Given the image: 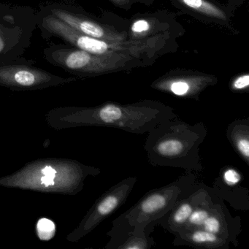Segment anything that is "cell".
Returning a JSON list of instances; mask_svg holds the SVG:
<instances>
[{
  "label": "cell",
  "mask_w": 249,
  "mask_h": 249,
  "mask_svg": "<svg viewBox=\"0 0 249 249\" xmlns=\"http://www.w3.org/2000/svg\"><path fill=\"white\" fill-rule=\"evenodd\" d=\"M47 60L75 75H95L122 68L129 55L98 56L78 49L53 46L45 51Z\"/></svg>",
  "instance_id": "obj_5"
},
{
  "label": "cell",
  "mask_w": 249,
  "mask_h": 249,
  "mask_svg": "<svg viewBox=\"0 0 249 249\" xmlns=\"http://www.w3.org/2000/svg\"><path fill=\"white\" fill-rule=\"evenodd\" d=\"M42 26L49 33L73 45L77 49L98 56L129 55L141 50L144 46L141 42L107 41L85 36L52 14L43 18Z\"/></svg>",
  "instance_id": "obj_6"
},
{
  "label": "cell",
  "mask_w": 249,
  "mask_h": 249,
  "mask_svg": "<svg viewBox=\"0 0 249 249\" xmlns=\"http://www.w3.org/2000/svg\"><path fill=\"white\" fill-rule=\"evenodd\" d=\"M213 187L221 188L232 191V192H227L219 196L221 199H226L230 202L235 209L248 210L249 208V191L246 188H234L231 189L230 185L226 184L222 181L219 177L215 178L213 183Z\"/></svg>",
  "instance_id": "obj_16"
},
{
  "label": "cell",
  "mask_w": 249,
  "mask_h": 249,
  "mask_svg": "<svg viewBox=\"0 0 249 249\" xmlns=\"http://www.w3.org/2000/svg\"><path fill=\"white\" fill-rule=\"evenodd\" d=\"M183 5L194 11L219 19L226 20L224 13L219 8L205 0H180Z\"/></svg>",
  "instance_id": "obj_17"
},
{
  "label": "cell",
  "mask_w": 249,
  "mask_h": 249,
  "mask_svg": "<svg viewBox=\"0 0 249 249\" xmlns=\"http://www.w3.org/2000/svg\"><path fill=\"white\" fill-rule=\"evenodd\" d=\"M174 246H187L206 249H229L231 243L222 237L202 228L183 230L174 234Z\"/></svg>",
  "instance_id": "obj_13"
},
{
  "label": "cell",
  "mask_w": 249,
  "mask_h": 249,
  "mask_svg": "<svg viewBox=\"0 0 249 249\" xmlns=\"http://www.w3.org/2000/svg\"><path fill=\"white\" fill-rule=\"evenodd\" d=\"M100 168L76 160L39 159L29 161L15 173L0 178V186L43 193L75 195L83 190L89 176L100 174Z\"/></svg>",
  "instance_id": "obj_3"
},
{
  "label": "cell",
  "mask_w": 249,
  "mask_h": 249,
  "mask_svg": "<svg viewBox=\"0 0 249 249\" xmlns=\"http://www.w3.org/2000/svg\"><path fill=\"white\" fill-rule=\"evenodd\" d=\"M197 183L195 173L187 172L172 183L149 191L113 221L111 230L130 231L146 228L150 224L157 225Z\"/></svg>",
  "instance_id": "obj_4"
},
{
  "label": "cell",
  "mask_w": 249,
  "mask_h": 249,
  "mask_svg": "<svg viewBox=\"0 0 249 249\" xmlns=\"http://www.w3.org/2000/svg\"><path fill=\"white\" fill-rule=\"evenodd\" d=\"M177 116L174 109L159 102L145 101L121 104L106 103L95 107H59L46 114L53 129L80 126L115 128L129 133H148L157 124Z\"/></svg>",
  "instance_id": "obj_1"
},
{
  "label": "cell",
  "mask_w": 249,
  "mask_h": 249,
  "mask_svg": "<svg viewBox=\"0 0 249 249\" xmlns=\"http://www.w3.org/2000/svg\"><path fill=\"white\" fill-rule=\"evenodd\" d=\"M202 228L222 237L234 246L238 245L237 237L241 231L240 218L233 217L220 197L214 204Z\"/></svg>",
  "instance_id": "obj_9"
},
{
  "label": "cell",
  "mask_w": 249,
  "mask_h": 249,
  "mask_svg": "<svg viewBox=\"0 0 249 249\" xmlns=\"http://www.w3.org/2000/svg\"><path fill=\"white\" fill-rule=\"evenodd\" d=\"M208 131L204 122L190 124L178 116L167 119L148 132L144 149L154 167L183 169L199 173L204 169L199 146Z\"/></svg>",
  "instance_id": "obj_2"
},
{
  "label": "cell",
  "mask_w": 249,
  "mask_h": 249,
  "mask_svg": "<svg viewBox=\"0 0 249 249\" xmlns=\"http://www.w3.org/2000/svg\"><path fill=\"white\" fill-rule=\"evenodd\" d=\"M212 82V80L205 77H181L159 81L154 87L178 97L194 98L197 97L199 93Z\"/></svg>",
  "instance_id": "obj_14"
},
{
  "label": "cell",
  "mask_w": 249,
  "mask_h": 249,
  "mask_svg": "<svg viewBox=\"0 0 249 249\" xmlns=\"http://www.w3.org/2000/svg\"><path fill=\"white\" fill-rule=\"evenodd\" d=\"M52 75L43 70L26 65L0 67V86L17 91L43 89L75 81Z\"/></svg>",
  "instance_id": "obj_8"
},
{
  "label": "cell",
  "mask_w": 249,
  "mask_h": 249,
  "mask_svg": "<svg viewBox=\"0 0 249 249\" xmlns=\"http://www.w3.org/2000/svg\"><path fill=\"white\" fill-rule=\"evenodd\" d=\"M202 183H197L192 190L176 206L160 220L159 224L173 234H176L184 229L189 216L195 209L200 195Z\"/></svg>",
  "instance_id": "obj_12"
},
{
  "label": "cell",
  "mask_w": 249,
  "mask_h": 249,
  "mask_svg": "<svg viewBox=\"0 0 249 249\" xmlns=\"http://www.w3.org/2000/svg\"><path fill=\"white\" fill-rule=\"evenodd\" d=\"M227 138L233 148L241 157L242 160L249 164V120L248 119H237L227 126Z\"/></svg>",
  "instance_id": "obj_15"
},
{
  "label": "cell",
  "mask_w": 249,
  "mask_h": 249,
  "mask_svg": "<svg viewBox=\"0 0 249 249\" xmlns=\"http://www.w3.org/2000/svg\"><path fill=\"white\" fill-rule=\"evenodd\" d=\"M249 86V75H240L238 78H236L233 81L231 88L236 91H240V90L247 89Z\"/></svg>",
  "instance_id": "obj_20"
},
{
  "label": "cell",
  "mask_w": 249,
  "mask_h": 249,
  "mask_svg": "<svg viewBox=\"0 0 249 249\" xmlns=\"http://www.w3.org/2000/svg\"><path fill=\"white\" fill-rule=\"evenodd\" d=\"M151 29V24L146 20L140 19L135 21L131 27L132 33L135 35H141L146 33Z\"/></svg>",
  "instance_id": "obj_19"
},
{
  "label": "cell",
  "mask_w": 249,
  "mask_h": 249,
  "mask_svg": "<svg viewBox=\"0 0 249 249\" xmlns=\"http://www.w3.org/2000/svg\"><path fill=\"white\" fill-rule=\"evenodd\" d=\"M138 180L137 177L126 178L106 191L96 200L78 227L67 236V240L75 243L91 232L125 203Z\"/></svg>",
  "instance_id": "obj_7"
},
{
  "label": "cell",
  "mask_w": 249,
  "mask_h": 249,
  "mask_svg": "<svg viewBox=\"0 0 249 249\" xmlns=\"http://www.w3.org/2000/svg\"><path fill=\"white\" fill-rule=\"evenodd\" d=\"M156 224H150L146 228L134 230H113L107 233L110 239L105 249H148L155 246V241L150 236Z\"/></svg>",
  "instance_id": "obj_11"
},
{
  "label": "cell",
  "mask_w": 249,
  "mask_h": 249,
  "mask_svg": "<svg viewBox=\"0 0 249 249\" xmlns=\"http://www.w3.org/2000/svg\"><path fill=\"white\" fill-rule=\"evenodd\" d=\"M37 234L42 240H49L54 236L56 231L55 224L49 218H40L36 227Z\"/></svg>",
  "instance_id": "obj_18"
},
{
  "label": "cell",
  "mask_w": 249,
  "mask_h": 249,
  "mask_svg": "<svg viewBox=\"0 0 249 249\" xmlns=\"http://www.w3.org/2000/svg\"><path fill=\"white\" fill-rule=\"evenodd\" d=\"M52 15L68 24L79 33L100 40L107 41H124L125 36L102 27L91 20L59 8H53Z\"/></svg>",
  "instance_id": "obj_10"
}]
</instances>
